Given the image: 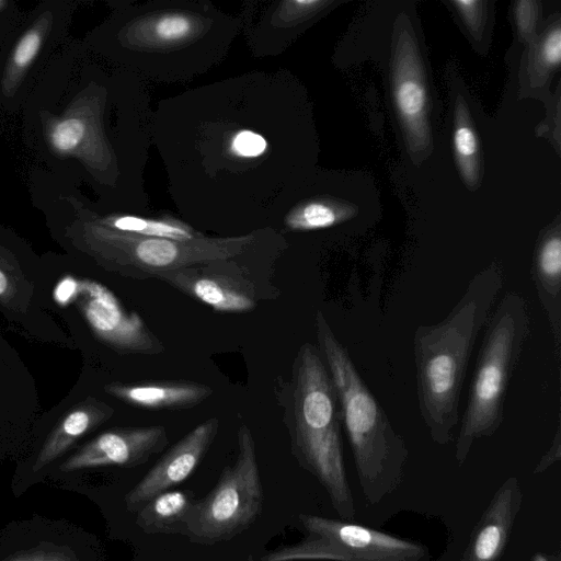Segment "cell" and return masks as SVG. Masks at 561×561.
Wrapping results in <instances>:
<instances>
[{
    "label": "cell",
    "instance_id": "obj_9",
    "mask_svg": "<svg viewBox=\"0 0 561 561\" xmlns=\"http://www.w3.org/2000/svg\"><path fill=\"white\" fill-rule=\"evenodd\" d=\"M284 238L267 227L247 252L234 257L162 272L154 278L198 300L217 312L242 313L256 308L268 294L253 276V264L286 250Z\"/></svg>",
    "mask_w": 561,
    "mask_h": 561
},
{
    "label": "cell",
    "instance_id": "obj_26",
    "mask_svg": "<svg viewBox=\"0 0 561 561\" xmlns=\"http://www.w3.org/2000/svg\"><path fill=\"white\" fill-rule=\"evenodd\" d=\"M472 33L478 34L482 23V2L477 0L453 1Z\"/></svg>",
    "mask_w": 561,
    "mask_h": 561
},
{
    "label": "cell",
    "instance_id": "obj_1",
    "mask_svg": "<svg viewBox=\"0 0 561 561\" xmlns=\"http://www.w3.org/2000/svg\"><path fill=\"white\" fill-rule=\"evenodd\" d=\"M307 124L289 70H253L161 99L151 141L185 221L230 226L234 237L237 227L240 236L266 228L279 198L307 178Z\"/></svg>",
    "mask_w": 561,
    "mask_h": 561
},
{
    "label": "cell",
    "instance_id": "obj_28",
    "mask_svg": "<svg viewBox=\"0 0 561 561\" xmlns=\"http://www.w3.org/2000/svg\"><path fill=\"white\" fill-rule=\"evenodd\" d=\"M5 561H79L72 554L56 550H33L9 557Z\"/></svg>",
    "mask_w": 561,
    "mask_h": 561
},
{
    "label": "cell",
    "instance_id": "obj_8",
    "mask_svg": "<svg viewBox=\"0 0 561 561\" xmlns=\"http://www.w3.org/2000/svg\"><path fill=\"white\" fill-rule=\"evenodd\" d=\"M266 228L234 236H204L175 241L102 229L101 257L111 270L134 279L154 278L157 274L187 266L234 257L247 252L264 236Z\"/></svg>",
    "mask_w": 561,
    "mask_h": 561
},
{
    "label": "cell",
    "instance_id": "obj_29",
    "mask_svg": "<svg viewBox=\"0 0 561 561\" xmlns=\"http://www.w3.org/2000/svg\"><path fill=\"white\" fill-rule=\"evenodd\" d=\"M78 283L73 278H65L55 289V298L59 304H67L77 295Z\"/></svg>",
    "mask_w": 561,
    "mask_h": 561
},
{
    "label": "cell",
    "instance_id": "obj_17",
    "mask_svg": "<svg viewBox=\"0 0 561 561\" xmlns=\"http://www.w3.org/2000/svg\"><path fill=\"white\" fill-rule=\"evenodd\" d=\"M531 278L550 325L557 363L561 358V237L556 226L539 240L531 265Z\"/></svg>",
    "mask_w": 561,
    "mask_h": 561
},
{
    "label": "cell",
    "instance_id": "obj_33",
    "mask_svg": "<svg viewBox=\"0 0 561 561\" xmlns=\"http://www.w3.org/2000/svg\"><path fill=\"white\" fill-rule=\"evenodd\" d=\"M2 4H3V2H2V1H0V7H1Z\"/></svg>",
    "mask_w": 561,
    "mask_h": 561
},
{
    "label": "cell",
    "instance_id": "obj_2",
    "mask_svg": "<svg viewBox=\"0 0 561 561\" xmlns=\"http://www.w3.org/2000/svg\"><path fill=\"white\" fill-rule=\"evenodd\" d=\"M240 33L239 14L209 0L134 1L119 16L116 46L145 82L179 83L217 67Z\"/></svg>",
    "mask_w": 561,
    "mask_h": 561
},
{
    "label": "cell",
    "instance_id": "obj_4",
    "mask_svg": "<svg viewBox=\"0 0 561 561\" xmlns=\"http://www.w3.org/2000/svg\"><path fill=\"white\" fill-rule=\"evenodd\" d=\"M287 424L291 450L300 466L325 488L340 516L352 518L339 397L317 345L308 342L293 362Z\"/></svg>",
    "mask_w": 561,
    "mask_h": 561
},
{
    "label": "cell",
    "instance_id": "obj_24",
    "mask_svg": "<svg viewBox=\"0 0 561 561\" xmlns=\"http://www.w3.org/2000/svg\"><path fill=\"white\" fill-rule=\"evenodd\" d=\"M42 44V35L31 30L18 43L13 53V62L19 68L27 67L37 55Z\"/></svg>",
    "mask_w": 561,
    "mask_h": 561
},
{
    "label": "cell",
    "instance_id": "obj_12",
    "mask_svg": "<svg viewBox=\"0 0 561 561\" xmlns=\"http://www.w3.org/2000/svg\"><path fill=\"white\" fill-rule=\"evenodd\" d=\"M392 91L405 141L412 152L432 147L428 93L415 37L404 20L399 21L392 54Z\"/></svg>",
    "mask_w": 561,
    "mask_h": 561
},
{
    "label": "cell",
    "instance_id": "obj_14",
    "mask_svg": "<svg viewBox=\"0 0 561 561\" xmlns=\"http://www.w3.org/2000/svg\"><path fill=\"white\" fill-rule=\"evenodd\" d=\"M168 442L167 428L161 424L113 428L100 434L68 458L61 470L139 466L160 453Z\"/></svg>",
    "mask_w": 561,
    "mask_h": 561
},
{
    "label": "cell",
    "instance_id": "obj_27",
    "mask_svg": "<svg viewBox=\"0 0 561 561\" xmlns=\"http://www.w3.org/2000/svg\"><path fill=\"white\" fill-rule=\"evenodd\" d=\"M515 13L520 33L524 36H529L537 21V3L528 0L519 1L516 3Z\"/></svg>",
    "mask_w": 561,
    "mask_h": 561
},
{
    "label": "cell",
    "instance_id": "obj_5",
    "mask_svg": "<svg viewBox=\"0 0 561 561\" xmlns=\"http://www.w3.org/2000/svg\"><path fill=\"white\" fill-rule=\"evenodd\" d=\"M318 350L334 383L343 425L362 485L392 484L408 456L404 439L363 379L321 310L314 317Z\"/></svg>",
    "mask_w": 561,
    "mask_h": 561
},
{
    "label": "cell",
    "instance_id": "obj_11",
    "mask_svg": "<svg viewBox=\"0 0 561 561\" xmlns=\"http://www.w3.org/2000/svg\"><path fill=\"white\" fill-rule=\"evenodd\" d=\"M331 4V0L244 1L239 16L249 50L257 58L283 54Z\"/></svg>",
    "mask_w": 561,
    "mask_h": 561
},
{
    "label": "cell",
    "instance_id": "obj_10",
    "mask_svg": "<svg viewBox=\"0 0 561 561\" xmlns=\"http://www.w3.org/2000/svg\"><path fill=\"white\" fill-rule=\"evenodd\" d=\"M306 537L271 550L260 561H419L421 546L359 525L299 515Z\"/></svg>",
    "mask_w": 561,
    "mask_h": 561
},
{
    "label": "cell",
    "instance_id": "obj_31",
    "mask_svg": "<svg viewBox=\"0 0 561 561\" xmlns=\"http://www.w3.org/2000/svg\"><path fill=\"white\" fill-rule=\"evenodd\" d=\"M9 280L2 270H0V296H2L8 289Z\"/></svg>",
    "mask_w": 561,
    "mask_h": 561
},
{
    "label": "cell",
    "instance_id": "obj_20",
    "mask_svg": "<svg viewBox=\"0 0 561 561\" xmlns=\"http://www.w3.org/2000/svg\"><path fill=\"white\" fill-rule=\"evenodd\" d=\"M113 414L111 407L104 403H90L69 412L47 439L41 450L34 470L37 471L59 455H61L75 440L100 422Z\"/></svg>",
    "mask_w": 561,
    "mask_h": 561
},
{
    "label": "cell",
    "instance_id": "obj_19",
    "mask_svg": "<svg viewBox=\"0 0 561 561\" xmlns=\"http://www.w3.org/2000/svg\"><path fill=\"white\" fill-rule=\"evenodd\" d=\"M195 501L191 492L164 491L137 511L136 524L147 534L185 535Z\"/></svg>",
    "mask_w": 561,
    "mask_h": 561
},
{
    "label": "cell",
    "instance_id": "obj_16",
    "mask_svg": "<svg viewBox=\"0 0 561 561\" xmlns=\"http://www.w3.org/2000/svg\"><path fill=\"white\" fill-rule=\"evenodd\" d=\"M106 391L117 399L145 410L192 409L213 394L206 383L183 379H149L114 382Z\"/></svg>",
    "mask_w": 561,
    "mask_h": 561
},
{
    "label": "cell",
    "instance_id": "obj_15",
    "mask_svg": "<svg viewBox=\"0 0 561 561\" xmlns=\"http://www.w3.org/2000/svg\"><path fill=\"white\" fill-rule=\"evenodd\" d=\"M84 314L94 331L119 352L159 355L163 343L136 312H127L116 297L96 283L85 285Z\"/></svg>",
    "mask_w": 561,
    "mask_h": 561
},
{
    "label": "cell",
    "instance_id": "obj_32",
    "mask_svg": "<svg viewBox=\"0 0 561 561\" xmlns=\"http://www.w3.org/2000/svg\"><path fill=\"white\" fill-rule=\"evenodd\" d=\"M534 561H547V559L543 558L542 556H536Z\"/></svg>",
    "mask_w": 561,
    "mask_h": 561
},
{
    "label": "cell",
    "instance_id": "obj_3",
    "mask_svg": "<svg viewBox=\"0 0 561 561\" xmlns=\"http://www.w3.org/2000/svg\"><path fill=\"white\" fill-rule=\"evenodd\" d=\"M504 280L502 264L490 263L473 275L445 319L415 329L413 354L419 410L436 444H448L453 438L469 360Z\"/></svg>",
    "mask_w": 561,
    "mask_h": 561
},
{
    "label": "cell",
    "instance_id": "obj_13",
    "mask_svg": "<svg viewBox=\"0 0 561 561\" xmlns=\"http://www.w3.org/2000/svg\"><path fill=\"white\" fill-rule=\"evenodd\" d=\"M218 430L219 420L213 416L176 442L126 494L127 510L137 512L153 496L186 480L208 451Z\"/></svg>",
    "mask_w": 561,
    "mask_h": 561
},
{
    "label": "cell",
    "instance_id": "obj_30",
    "mask_svg": "<svg viewBox=\"0 0 561 561\" xmlns=\"http://www.w3.org/2000/svg\"><path fill=\"white\" fill-rule=\"evenodd\" d=\"M560 424L558 423L557 431L554 434L553 442L548 450V453L542 458L541 462L539 463L540 468H546L553 461L558 460L560 458Z\"/></svg>",
    "mask_w": 561,
    "mask_h": 561
},
{
    "label": "cell",
    "instance_id": "obj_7",
    "mask_svg": "<svg viewBox=\"0 0 561 561\" xmlns=\"http://www.w3.org/2000/svg\"><path fill=\"white\" fill-rule=\"evenodd\" d=\"M237 437L234 463L222 470L211 492L192 507L185 534L192 541L210 545L229 540L262 513L263 489L252 432L241 424Z\"/></svg>",
    "mask_w": 561,
    "mask_h": 561
},
{
    "label": "cell",
    "instance_id": "obj_21",
    "mask_svg": "<svg viewBox=\"0 0 561 561\" xmlns=\"http://www.w3.org/2000/svg\"><path fill=\"white\" fill-rule=\"evenodd\" d=\"M106 224L108 229L115 231L175 241L195 240L206 236L184 219L169 214H119L110 217Z\"/></svg>",
    "mask_w": 561,
    "mask_h": 561
},
{
    "label": "cell",
    "instance_id": "obj_23",
    "mask_svg": "<svg viewBox=\"0 0 561 561\" xmlns=\"http://www.w3.org/2000/svg\"><path fill=\"white\" fill-rule=\"evenodd\" d=\"M87 131L88 126L82 119L67 118L54 127L50 140L57 151L67 153L81 144Z\"/></svg>",
    "mask_w": 561,
    "mask_h": 561
},
{
    "label": "cell",
    "instance_id": "obj_25",
    "mask_svg": "<svg viewBox=\"0 0 561 561\" xmlns=\"http://www.w3.org/2000/svg\"><path fill=\"white\" fill-rule=\"evenodd\" d=\"M541 59L548 68H556L561 60V30L552 28L545 37L541 46Z\"/></svg>",
    "mask_w": 561,
    "mask_h": 561
},
{
    "label": "cell",
    "instance_id": "obj_6",
    "mask_svg": "<svg viewBox=\"0 0 561 561\" xmlns=\"http://www.w3.org/2000/svg\"><path fill=\"white\" fill-rule=\"evenodd\" d=\"M530 310L518 291H507L491 312L477 355L467 404L456 438L463 461L472 444L494 435L504 421L511 379L530 334Z\"/></svg>",
    "mask_w": 561,
    "mask_h": 561
},
{
    "label": "cell",
    "instance_id": "obj_18",
    "mask_svg": "<svg viewBox=\"0 0 561 561\" xmlns=\"http://www.w3.org/2000/svg\"><path fill=\"white\" fill-rule=\"evenodd\" d=\"M512 483L499 492L485 513L465 561H496L506 542L514 518V491Z\"/></svg>",
    "mask_w": 561,
    "mask_h": 561
},
{
    "label": "cell",
    "instance_id": "obj_22",
    "mask_svg": "<svg viewBox=\"0 0 561 561\" xmlns=\"http://www.w3.org/2000/svg\"><path fill=\"white\" fill-rule=\"evenodd\" d=\"M455 118L454 149L457 165L466 185L474 190L480 178L479 141L462 100L457 103Z\"/></svg>",
    "mask_w": 561,
    "mask_h": 561
}]
</instances>
